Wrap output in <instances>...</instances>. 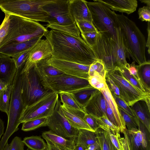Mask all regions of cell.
Masks as SVG:
<instances>
[{
  "mask_svg": "<svg viewBox=\"0 0 150 150\" xmlns=\"http://www.w3.org/2000/svg\"><path fill=\"white\" fill-rule=\"evenodd\" d=\"M44 36L52 47V58L84 65H90L98 59L80 36L53 30H48Z\"/></svg>",
  "mask_w": 150,
  "mask_h": 150,
  "instance_id": "obj_1",
  "label": "cell"
},
{
  "mask_svg": "<svg viewBox=\"0 0 150 150\" xmlns=\"http://www.w3.org/2000/svg\"><path fill=\"white\" fill-rule=\"evenodd\" d=\"M91 48L97 58L103 62L107 71L116 67H126L128 64L122 32L119 27L116 40L99 32L95 44Z\"/></svg>",
  "mask_w": 150,
  "mask_h": 150,
  "instance_id": "obj_2",
  "label": "cell"
},
{
  "mask_svg": "<svg viewBox=\"0 0 150 150\" xmlns=\"http://www.w3.org/2000/svg\"><path fill=\"white\" fill-rule=\"evenodd\" d=\"M116 21L122 32L126 58L130 57L138 65L146 61V41L135 23L123 14H116Z\"/></svg>",
  "mask_w": 150,
  "mask_h": 150,
  "instance_id": "obj_3",
  "label": "cell"
},
{
  "mask_svg": "<svg viewBox=\"0 0 150 150\" xmlns=\"http://www.w3.org/2000/svg\"><path fill=\"white\" fill-rule=\"evenodd\" d=\"M48 30L46 27L38 22L10 15L8 32L0 48L9 43L42 38Z\"/></svg>",
  "mask_w": 150,
  "mask_h": 150,
  "instance_id": "obj_4",
  "label": "cell"
},
{
  "mask_svg": "<svg viewBox=\"0 0 150 150\" xmlns=\"http://www.w3.org/2000/svg\"><path fill=\"white\" fill-rule=\"evenodd\" d=\"M51 0H0V8L5 14L48 23L49 16L42 7Z\"/></svg>",
  "mask_w": 150,
  "mask_h": 150,
  "instance_id": "obj_5",
  "label": "cell"
},
{
  "mask_svg": "<svg viewBox=\"0 0 150 150\" xmlns=\"http://www.w3.org/2000/svg\"><path fill=\"white\" fill-rule=\"evenodd\" d=\"M24 66L19 69L15 75L12 85L8 124L5 132L0 141V150H4L9 137L19 128V120L26 107L21 92V71Z\"/></svg>",
  "mask_w": 150,
  "mask_h": 150,
  "instance_id": "obj_6",
  "label": "cell"
},
{
  "mask_svg": "<svg viewBox=\"0 0 150 150\" xmlns=\"http://www.w3.org/2000/svg\"><path fill=\"white\" fill-rule=\"evenodd\" d=\"M22 96L25 107L35 103L53 92L46 88L42 83L35 64L24 65L21 72Z\"/></svg>",
  "mask_w": 150,
  "mask_h": 150,
  "instance_id": "obj_7",
  "label": "cell"
},
{
  "mask_svg": "<svg viewBox=\"0 0 150 150\" xmlns=\"http://www.w3.org/2000/svg\"><path fill=\"white\" fill-rule=\"evenodd\" d=\"M87 2L91 13L92 22L98 32L106 37L116 40L118 27L116 13L101 2L93 0Z\"/></svg>",
  "mask_w": 150,
  "mask_h": 150,
  "instance_id": "obj_8",
  "label": "cell"
},
{
  "mask_svg": "<svg viewBox=\"0 0 150 150\" xmlns=\"http://www.w3.org/2000/svg\"><path fill=\"white\" fill-rule=\"evenodd\" d=\"M106 75L113 81L119 90L122 98L129 106L140 100L150 104V93L143 92L133 86L124 77L119 67L107 71Z\"/></svg>",
  "mask_w": 150,
  "mask_h": 150,
  "instance_id": "obj_9",
  "label": "cell"
},
{
  "mask_svg": "<svg viewBox=\"0 0 150 150\" xmlns=\"http://www.w3.org/2000/svg\"><path fill=\"white\" fill-rule=\"evenodd\" d=\"M40 78L42 84L46 88L58 94L70 93L90 85L88 79L65 74Z\"/></svg>",
  "mask_w": 150,
  "mask_h": 150,
  "instance_id": "obj_10",
  "label": "cell"
},
{
  "mask_svg": "<svg viewBox=\"0 0 150 150\" xmlns=\"http://www.w3.org/2000/svg\"><path fill=\"white\" fill-rule=\"evenodd\" d=\"M58 97V93L52 92L33 104L26 107L20 118V123L51 115Z\"/></svg>",
  "mask_w": 150,
  "mask_h": 150,
  "instance_id": "obj_11",
  "label": "cell"
},
{
  "mask_svg": "<svg viewBox=\"0 0 150 150\" xmlns=\"http://www.w3.org/2000/svg\"><path fill=\"white\" fill-rule=\"evenodd\" d=\"M58 99L52 115L47 117V126L50 130L65 138L76 141L78 130L72 127L65 117Z\"/></svg>",
  "mask_w": 150,
  "mask_h": 150,
  "instance_id": "obj_12",
  "label": "cell"
},
{
  "mask_svg": "<svg viewBox=\"0 0 150 150\" xmlns=\"http://www.w3.org/2000/svg\"><path fill=\"white\" fill-rule=\"evenodd\" d=\"M42 8L49 16L48 24L67 25L76 23L69 13V0H52Z\"/></svg>",
  "mask_w": 150,
  "mask_h": 150,
  "instance_id": "obj_13",
  "label": "cell"
},
{
  "mask_svg": "<svg viewBox=\"0 0 150 150\" xmlns=\"http://www.w3.org/2000/svg\"><path fill=\"white\" fill-rule=\"evenodd\" d=\"M138 128H127L123 133L129 150H150V132L137 118Z\"/></svg>",
  "mask_w": 150,
  "mask_h": 150,
  "instance_id": "obj_14",
  "label": "cell"
},
{
  "mask_svg": "<svg viewBox=\"0 0 150 150\" xmlns=\"http://www.w3.org/2000/svg\"><path fill=\"white\" fill-rule=\"evenodd\" d=\"M48 64L60 70L64 74L88 79L90 65H84L55 59L51 57L47 61Z\"/></svg>",
  "mask_w": 150,
  "mask_h": 150,
  "instance_id": "obj_15",
  "label": "cell"
},
{
  "mask_svg": "<svg viewBox=\"0 0 150 150\" xmlns=\"http://www.w3.org/2000/svg\"><path fill=\"white\" fill-rule=\"evenodd\" d=\"M83 109L86 113L94 117L106 115V100L100 91L97 90L93 93Z\"/></svg>",
  "mask_w": 150,
  "mask_h": 150,
  "instance_id": "obj_16",
  "label": "cell"
},
{
  "mask_svg": "<svg viewBox=\"0 0 150 150\" xmlns=\"http://www.w3.org/2000/svg\"><path fill=\"white\" fill-rule=\"evenodd\" d=\"M52 47L46 39H40L30 50L25 64L31 65L45 59L52 57Z\"/></svg>",
  "mask_w": 150,
  "mask_h": 150,
  "instance_id": "obj_17",
  "label": "cell"
},
{
  "mask_svg": "<svg viewBox=\"0 0 150 150\" xmlns=\"http://www.w3.org/2000/svg\"><path fill=\"white\" fill-rule=\"evenodd\" d=\"M61 108L65 117L74 127L78 130L84 129L94 132L84 119L86 113L83 110L73 108L63 104H62Z\"/></svg>",
  "mask_w": 150,
  "mask_h": 150,
  "instance_id": "obj_18",
  "label": "cell"
},
{
  "mask_svg": "<svg viewBox=\"0 0 150 150\" xmlns=\"http://www.w3.org/2000/svg\"><path fill=\"white\" fill-rule=\"evenodd\" d=\"M87 2L84 0H69V13L75 22L86 21L93 23L91 15Z\"/></svg>",
  "mask_w": 150,
  "mask_h": 150,
  "instance_id": "obj_19",
  "label": "cell"
},
{
  "mask_svg": "<svg viewBox=\"0 0 150 150\" xmlns=\"http://www.w3.org/2000/svg\"><path fill=\"white\" fill-rule=\"evenodd\" d=\"M17 69L12 57L0 53V80L7 84L12 83Z\"/></svg>",
  "mask_w": 150,
  "mask_h": 150,
  "instance_id": "obj_20",
  "label": "cell"
},
{
  "mask_svg": "<svg viewBox=\"0 0 150 150\" xmlns=\"http://www.w3.org/2000/svg\"><path fill=\"white\" fill-rule=\"evenodd\" d=\"M41 38L38 37L25 42L7 44L0 48V53L12 57L18 54L31 50Z\"/></svg>",
  "mask_w": 150,
  "mask_h": 150,
  "instance_id": "obj_21",
  "label": "cell"
},
{
  "mask_svg": "<svg viewBox=\"0 0 150 150\" xmlns=\"http://www.w3.org/2000/svg\"><path fill=\"white\" fill-rule=\"evenodd\" d=\"M101 3L111 10L129 15L136 10L138 2L136 0H95Z\"/></svg>",
  "mask_w": 150,
  "mask_h": 150,
  "instance_id": "obj_22",
  "label": "cell"
},
{
  "mask_svg": "<svg viewBox=\"0 0 150 150\" xmlns=\"http://www.w3.org/2000/svg\"><path fill=\"white\" fill-rule=\"evenodd\" d=\"M130 107L134 115L150 132V106L143 100L138 101Z\"/></svg>",
  "mask_w": 150,
  "mask_h": 150,
  "instance_id": "obj_23",
  "label": "cell"
},
{
  "mask_svg": "<svg viewBox=\"0 0 150 150\" xmlns=\"http://www.w3.org/2000/svg\"><path fill=\"white\" fill-rule=\"evenodd\" d=\"M42 136L45 140L51 141L62 150H74L76 144L75 141L64 138L51 130L43 132Z\"/></svg>",
  "mask_w": 150,
  "mask_h": 150,
  "instance_id": "obj_24",
  "label": "cell"
},
{
  "mask_svg": "<svg viewBox=\"0 0 150 150\" xmlns=\"http://www.w3.org/2000/svg\"><path fill=\"white\" fill-rule=\"evenodd\" d=\"M100 91L113 112L117 122L120 132L123 133L126 129V127L125 122L119 111L118 107L107 84L105 88Z\"/></svg>",
  "mask_w": 150,
  "mask_h": 150,
  "instance_id": "obj_25",
  "label": "cell"
},
{
  "mask_svg": "<svg viewBox=\"0 0 150 150\" xmlns=\"http://www.w3.org/2000/svg\"><path fill=\"white\" fill-rule=\"evenodd\" d=\"M50 58L42 60L35 64L36 69L40 78L54 77L65 74L48 64L47 61Z\"/></svg>",
  "mask_w": 150,
  "mask_h": 150,
  "instance_id": "obj_26",
  "label": "cell"
},
{
  "mask_svg": "<svg viewBox=\"0 0 150 150\" xmlns=\"http://www.w3.org/2000/svg\"><path fill=\"white\" fill-rule=\"evenodd\" d=\"M97 90L89 85L80 89L69 93L83 109V108L88 101L92 94Z\"/></svg>",
  "mask_w": 150,
  "mask_h": 150,
  "instance_id": "obj_27",
  "label": "cell"
},
{
  "mask_svg": "<svg viewBox=\"0 0 150 150\" xmlns=\"http://www.w3.org/2000/svg\"><path fill=\"white\" fill-rule=\"evenodd\" d=\"M98 142L95 132L84 129H78L76 144H79L86 149L90 145Z\"/></svg>",
  "mask_w": 150,
  "mask_h": 150,
  "instance_id": "obj_28",
  "label": "cell"
},
{
  "mask_svg": "<svg viewBox=\"0 0 150 150\" xmlns=\"http://www.w3.org/2000/svg\"><path fill=\"white\" fill-rule=\"evenodd\" d=\"M95 132L101 150H117L112 142L107 131L99 128Z\"/></svg>",
  "mask_w": 150,
  "mask_h": 150,
  "instance_id": "obj_29",
  "label": "cell"
},
{
  "mask_svg": "<svg viewBox=\"0 0 150 150\" xmlns=\"http://www.w3.org/2000/svg\"><path fill=\"white\" fill-rule=\"evenodd\" d=\"M137 71L141 82L149 92L150 91V62L138 65Z\"/></svg>",
  "mask_w": 150,
  "mask_h": 150,
  "instance_id": "obj_30",
  "label": "cell"
},
{
  "mask_svg": "<svg viewBox=\"0 0 150 150\" xmlns=\"http://www.w3.org/2000/svg\"><path fill=\"white\" fill-rule=\"evenodd\" d=\"M22 142L32 150H46L47 144L40 136H32L24 138Z\"/></svg>",
  "mask_w": 150,
  "mask_h": 150,
  "instance_id": "obj_31",
  "label": "cell"
},
{
  "mask_svg": "<svg viewBox=\"0 0 150 150\" xmlns=\"http://www.w3.org/2000/svg\"><path fill=\"white\" fill-rule=\"evenodd\" d=\"M46 28L70 34L76 36H80V32L76 23L67 25H61L56 24H47Z\"/></svg>",
  "mask_w": 150,
  "mask_h": 150,
  "instance_id": "obj_32",
  "label": "cell"
},
{
  "mask_svg": "<svg viewBox=\"0 0 150 150\" xmlns=\"http://www.w3.org/2000/svg\"><path fill=\"white\" fill-rule=\"evenodd\" d=\"M13 82L9 84L7 89L0 95V110L8 115Z\"/></svg>",
  "mask_w": 150,
  "mask_h": 150,
  "instance_id": "obj_33",
  "label": "cell"
},
{
  "mask_svg": "<svg viewBox=\"0 0 150 150\" xmlns=\"http://www.w3.org/2000/svg\"><path fill=\"white\" fill-rule=\"evenodd\" d=\"M47 117L40 118L26 121L23 123L21 130L27 132L47 126Z\"/></svg>",
  "mask_w": 150,
  "mask_h": 150,
  "instance_id": "obj_34",
  "label": "cell"
},
{
  "mask_svg": "<svg viewBox=\"0 0 150 150\" xmlns=\"http://www.w3.org/2000/svg\"><path fill=\"white\" fill-rule=\"evenodd\" d=\"M106 72L103 62L101 60L98 59L90 65L88 73L89 76L97 74L105 79Z\"/></svg>",
  "mask_w": 150,
  "mask_h": 150,
  "instance_id": "obj_35",
  "label": "cell"
},
{
  "mask_svg": "<svg viewBox=\"0 0 150 150\" xmlns=\"http://www.w3.org/2000/svg\"><path fill=\"white\" fill-rule=\"evenodd\" d=\"M119 69L125 79L134 87L143 92L150 93L147 91L142 83L131 74L126 68L122 67Z\"/></svg>",
  "mask_w": 150,
  "mask_h": 150,
  "instance_id": "obj_36",
  "label": "cell"
},
{
  "mask_svg": "<svg viewBox=\"0 0 150 150\" xmlns=\"http://www.w3.org/2000/svg\"><path fill=\"white\" fill-rule=\"evenodd\" d=\"M97 121L99 128L103 129H109L114 134L120 133V130L119 127L114 125L108 119L106 115L102 117H94Z\"/></svg>",
  "mask_w": 150,
  "mask_h": 150,
  "instance_id": "obj_37",
  "label": "cell"
},
{
  "mask_svg": "<svg viewBox=\"0 0 150 150\" xmlns=\"http://www.w3.org/2000/svg\"><path fill=\"white\" fill-rule=\"evenodd\" d=\"M59 94L60 101L62 104L73 108L83 110L70 93H62Z\"/></svg>",
  "mask_w": 150,
  "mask_h": 150,
  "instance_id": "obj_38",
  "label": "cell"
},
{
  "mask_svg": "<svg viewBox=\"0 0 150 150\" xmlns=\"http://www.w3.org/2000/svg\"><path fill=\"white\" fill-rule=\"evenodd\" d=\"M118 109L125 122L126 126L127 127V129L130 130L132 128L137 129L138 126L136 121V117L129 115L118 107Z\"/></svg>",
  "mask_w": 150,
  "mask_h": 150,
  "instance_id": "obj_39",
  "label": "cell"
},
{
  "mask_svg": "<svg viewBox=\"0 0 150 150\" xmlns=\"http://www.w3.org/2000/svg\"><path fill=\"white\" fill-rule=\"evenodd\" d=\"M75 22L81 33L98 31L93 23L88 21H79Z\"/></svg>",
  "mask_w": 150,
  "mask_h": 150,
  "instance_id": "obj_40",
  "label": "cell"
},
{
  "mask_svg": "<svg viewBox=\"0 0 150 150\" xmlns=\"http://www.w3.org/2000/svg\"><path fill=\"white\" fill-rule=\"evenodd\" d=\"M30 50L18 54L12 57L15 61L17 69L25 65L28 58Z\"/></svg>",
  "mask_w": 150,
  "mask_h": 150,
  "instance_id": "obj_41",
  "label": "cell"
},
{
  "mask_svg": "<svg viewBox=\"0 0 150 150\" xmlns=\"http://www.w3.org/2000/svg\"><path fill=\"white\" fill-rule=\"evenodd\" d=\"M99 33L98 31L81 33L82 38L91 48L95 44L97 36Z\"/></svg>",
  "mask_w": 150,
  "mask_h": 150,
  "instance_id": "obj_42",
  "label": "cell"
},
{
  "mask_svg": "<svg viewBox=\"0 0 150 150\" xmlns=\"http://www.w3.org/2000/svg\"><path fill=\"white\" fill-rule=\"evenodd\" d=\"M4 18L0 25V45L6 36L8 29L10 15L5 14Z\"/></svg>",
  "mask_w": 150,
  "mask_h": 150,
  "instance_id": "obj_43",
  "label": "cell"
},
{
  "mask_svg": "<svg viewBox=\"0 0 150 150\" xmlns=\"http://www.w3.org/2000/svg\"><path fill=\"white\" fill-rule=\"evenodd\" d=\"M111 93L118 107L125 111L129 115L135 117L134 115L129 106L122 99Z\"/></svg>",
  "mask_w": 150,
  "mask_h": 150,
  "instance_id": "obj_44",
  "label": "cell"
},
{
  "mask_svg": "<svg viewBox=\"0 0 150 150\" xmlns=\"http://www.w3.org/2000/svg\"><path fill=\"white\" fill-rule=\"evenodd\" d=\"M138 13L139 19L142 21L150 22V7L144 6L139 8Z\"/></svg>",
  "mask_w": 150,
  "mask_h": 150,
  "instance_id": "obj_45",
  "label": "cell"
},
{
  "mask_svg": "<svg viewBox=\"0 0 150 150\" xmlns=\"http://www.w3.org/2000/svg\"><path fill=\"white\" fill-rule=\"evenodd\" d=\"M104 129L108 132L112 142L117 150H124L119 139V137H120V133L114 134L111 132L109 129Z\"/></svg>",
  "mask_w": 150,
  "mask_h": 150,
  "instance_id": "obj_46",
  "label": "cell"
},
{
  "mask_svg": "<svg viewBox=\"0 0 150 150\" xmlns=\"http://www.w3.org/2000/svg\"><path fill=\"white\" fill-rule=\"evenodd\" d=\"M84 119L94 132H96L99 128L96 120L91 115L86 113L84 117Z\"/></svg>",
  "mask_w": 150,
  "mask_h": 150,
  "instance_id": "obj_47",
  "label": "cell"
},
{
  "mask_svg": "<svg viewBox=\"0 0 150 150\" xmlns=\"http://www.w3.org/2000/svg\"><path fill=\"white\" fill-rule=\"evenodd\" d=\"M105 81L106 84L111 93L114 94L122 98L120 91L118 87L113 81L106 75Z\"/></svg>",
  "mask_w": 150,
  "mask_h": 150,
  "instance_id": "obj_48",
  "label": "cell"
},
{
  "mask_svg": "<svg viewBox=\"0 0 150 150\" xmlns=\"http://www.w3.org/2000/svg\"><path fill=\"white\" fill-rule=\"evenodd\" d=\"M10 145V150H24L25 144L20 137L17 136L14 137Z\"/></svg>",
  "mask_w": 150,
  "mask_h": 150,
  "instance_id": "obj_49",
  "label": "cell"
},
{
  "mask_svg": "<svg viewBox=\"0 0 150 150\" xmlns=\"http://www.w3.org/2000/svg\"><path fill=\"white\" fill-rule=\"evenodd\" d=\"M88 81L89 84L95 88L100 84L106 82L105 79L97 74L89 76Z\"/></svg>",
  "mask_w": 150,
  "mask_h": 150,
  "instance_id": "obj_50",
  "label": "cell"
},
{
  "mask_svg": "<svg viewBox=\"0 0 150 150\" xmlns=\"http://www.w3.org/2000/svg\"><path fill=\"white\" fill-rule=\"evenodd\" d=\"M106 115L107 118L108 120L114 125L118 127L117 122L113 112L110 108L108 104L106 101Z\"/></svg>",
  "mask_w": 150,
  "mask_h": 150,
  "instance_id": "obj_51",
  "label": "cell"
},
{
  "mask_svg": "<svg viewBox=\"0 0 150 150\" xmlns=\"http://www.w3.org/2000/svg\"><path fill=\"white\" fill-rule=\"evenodd\" d=\"M137 66L138 65H135V62L133 61L131 64L128 63L126 68L127 69L131 74L141 82L138 73Z\"/></svg>",
  "mask_w": 150,
  "mask_h": 150,
  "instance_id": "obj_52",
  "label": "cell"
},
{
  "mask_svg": "<svg viewBox=\"0 0 150 150\" xmlns=\"http://www.w3.org/2000/svg\"><path fill=\"white\" fill-rule=\"evenodd\" d=\"M47 142V146L46 150H62L56 146L51 141L45 140Z\"/></svg>",
  "mask_w": 150,
  "mask_h": 150,
  "instance_id": "obj_53",
  "label": "cell"
},
{
  "mask_svg": "<svg viewBox=\"0 0 150 150\" xmlns=\"http://www.w3.org/2000/svg\"><path fill=\"white\" fill-rule=\"evenodd\" d=\"M86 150H101L100 146L97 142L89 145Z\"/></svg>",
  "mask_w": 150,
  "mask_h": 150,
  "instance_id": "obj_54",
  "label": "cell"
},
{
  "mask_svg": "<svg viewBox=\"0 0 150 150\" xmlns=\"http://www.w3.org/2000/svg\"><path fill=\"white\" fill-rule=\"evenodd\" d=\"M119 139L124 150H129V147L124 137H119Z\"/></svg>",
  "mask_w": 150,
  "mask_h": 150,
  "instance_id": "obj_55",
  "label": "cell"
},
{
  "mask_svg": "<svg viewBox=\"0 0 150 150\" xmlns=\"http://www.w3.org/2000/svg\"><path fill=\"white\" fill-rule=\"evenodd\" d=\"M8 85L0 79V95L7 89Z\"/></svg>",
  "mask_w": 150,
  "mask_h": 150,
  "instance_id": "obj_56",
  "label": "cell"
},
{
  "mask_svg": "<svg viewBox=\"0 0 150 150\" xmlns=\"http://www.w3.org/2000/svg\"><path fill=\"white\" fill-rule=\"evenodd\" d=\"M148 22V27L147 28L148 32V39L147 42H146V47L148 48V52L150 54V22Z\"/></svg>",
  "mask_w": 150,
  "mask_h": 150,
  "instance_id": "obj_57",
  "label": "cell"
},
{
  "mask_svg": "<svg viewBox=\"0 0 150 150\" xmlns=\"http://www.w3.org/2000/svg\"><path fill=\"white\" fill-rule=\"evenodd\" d=\"M4 122L0 118V140L2 135L4 134Z\"/></svg>",
  "mask_w": 150,
  "mask_h": 150,
  "instance_id": "obj_58",
  "label": "cell"
},
{
  "mask_svg": "<svg viewBox=\"0 0 150 150\" xmlns=\"http://www.w3.org/2000/svg\"><path fill=\"white\" fill-rule=\"evenodd\" d=\"M86 149L80 144H76L74 150H86Z\"/></svg>",
  "mask_w": 150,
  "mask_h": 150,
  "instance_id": "obj_59",
  "label": "cell"
},
{
  "mask_svg": "<svg viewBox=\"0 0 150 150\" xmlns=\"http://www.w3.org/2000/svg\"><path fill=\"white\" fill-rule=\"evenodd\" d=\"M142 3H143L146 4L147 6L150 7V0H140Z\"/></svg>",
  "mask_w": 150,
  "mask_h": 150,
  "instance_id": "obj_60",
  "label": "cell"
},
{
  "mask_svg": "<svg viewBox=\"0 0 150 150\" xmlns=\"http://www.w3.org/2000/svg\"><path fill=\"white\" fill-rule=\"evenodd\" d=\"M10 145L8 143L6 144L4 150H10Z\"/></svg>",
  "mask_w": 150,
  "mask_h": 150,
  "instance_id": "obj_61",
  "label": "cell"
},
{
  "mask_svg": "<svg viewBox=\"0 0 150 150\" xmlns=\"http://www.w3.org/2000/svg\"><path fill=\"white\" fill-rule=\"evenodd\" d=\"M26 150H30V149L28 148Z\"/></svg>",
  "mask_w": 150,
  "mask_h": 150,
  "instance_id": "obj_62",
  "label": "cell"
}]
</instances>
